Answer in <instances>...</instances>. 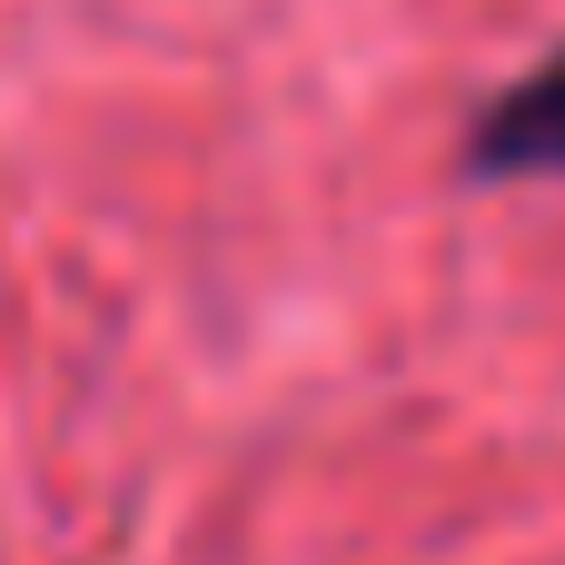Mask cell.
I'll use <instances>...</instances> for the list:
<instances>
[{"label": "cell", "instance_id": "1", "mask_svg": "<svg viewBox=\"0 0 565 565\" xmlns=\"http://www.w3.org/2000/svg\"><path fill=\"white\" fill-rule=\"evenodd\" d=\"M477 159H487V169H565V60L536 70V79L487 119Z\"/></svg>", "mask_w": 565, "mask_h": 565}]
</instances>
